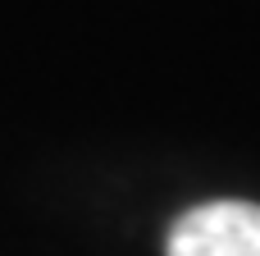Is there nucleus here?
I'll list each match as a JSON object with an SVG mask.
<instances>
[{"label": "nucleus", "mask_w": 260, "mask_h": 256, "mask_svg": "<svg viewBox=\"0 0 260 256\" xmlns=\"http://www.w3.org/2000/svg\"><path fill=\"white\" fill-rule=\"evenodd\" d=\"M165 256H260L256 202H206L169 224Z\"/></svg>", "instance_id": "1"}]
</instances>
